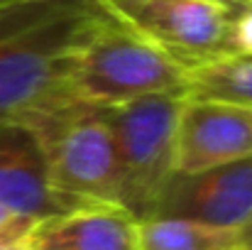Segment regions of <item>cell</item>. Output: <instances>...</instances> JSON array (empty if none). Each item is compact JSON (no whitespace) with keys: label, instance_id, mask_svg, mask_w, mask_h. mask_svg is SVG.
Here are the masks:
<instances>
[{"label":"cell","instance_id":"5","mask_svg":"<svg viewBox=\"0 0 252 250\" xmlns=\"http://www.w3.org/2000/svg\"><path fill=\"white\" fill-rule=\"evenodd\" d=\"M105 5L189 69L228 54L230 17L238 7L228 0H113Z\"/></svg>","mask_w":252,"mask_h":250},{"label":"cell","instance_id":"12","mask_svg":"<svg viewBox=\"0 0 252 250\" xmlns=\"http://www.w3.org/2000/svg\"><path fill=\"white\" fill-rule=\"evenodd\" d=\"M228 54L252 57V5H238L228 30Z\"/></svg>","mask_w":252,"mask_h":250},{"label":"cell","instance_id":"1","mask_svg":"<svg viewBox=\"0 0 252 250\" xmlns=\"http://www.w3.org/2000/svg\"><path fill=\"white\" fill-rule=\"evenodd\" d=\"M113 15L105 0L0 2V120L66 96L79 52Z\"/></svg>","mask_w":252,"mask_h":250},{"label":"cell","instance_id":"6","mask_svg":"<svg viewBox=\"0 0 252 250\" xmlns=\"http://www.w3.org/2000/svg\"><path fill=\"white\" fill-rule=\"evenodd\" d=\"M189 218L240 231L252 218V157L203 172H174L150 218Z\"/></svg>","mask_w":252,"mask_h":250},{"label":"cell","instance_id":"20","mask_svg":"<svg viewBox=\"0 0 252 250\" xmlns=\"http://www.w3.org/2000/svg\"><path fill=\"white\" fill-rule=\"evenodd\" d=\"M25 250H27V248H25Z\"/></svg>","mask_w":252,"mask_h":250},{"label":"cell","instance_id":"7","mask_svg":"<svg viewBox=\"0 0 252 250\" xmlns=\"http://www.w3.org/2000/svg\"><path fill=\"white\" fill-rule=\"evenodd\" d=\"M245 157H252V108L186 93L176 125V172H203Z\"/></svg>","mask_w":252,"mask_h":250},{"label":"cell","instance_id":"8","mask_svg":"<svg viewBox=\"0 0 252 250\" xmlns=\"http://www.w3.org/2000/svg\"><path fill=\"white\" fill-rule=\"evenodd\" d=\"M0 206L32 221L81 206L52 186L39 138L20 118L0 120Z\"/></svg>","mask_w":252,"mask_h":250},{"label":"cell","instance_id":"16","mask_svg":"<svg viewBox=\"0 0 252 250\" xmlns=\"http://www.w3.org/2000/svg\"><path fill=\"white\" fill-rule=\"evenodd\" d=\"M228 2H235V5H243L245 0H228Z\"/></svg>","mask_w":252,"mask_h":250},{"label":"cell","instance_id":"4","mask_svg":"<svg viewBox=\"0 0 252 250\" xmlns=\"http://www.w3.org/2000/svg\"><path fill=\"white\" fill-rule=\"evenodd\" d=\"M186 91L152 93L100 108L113 135L120 206L150 218L164 184L176 172V125Z\"/></svg>","mask_w":252,"mask_h":250},{"label":"cell","instance_id":"2","mask_svg":"<svg viewBox=\"0 0 252 250\" xmlns=\"http://www.w3.org/2000/svg\"><path fill=\"white\" fill-rule=\"evenodd\" d=\"M20 120L37 133L52 186L64 199L120 206L113 135L98 106L66 93L25 113Z\"/></svg>","mask_w":252,"mask_h":250},{"label":"cell","instance_id":"11","mask_svg":"<svg viewBox=\"0 0 252 250\" xmlns=\"http://www.w3.org/2000/svg\"><path fill=\"white\" fill-rule=\"evenodd\" d=\"M186 93L252 108V57L220 54L193 64L186 74Z\"/></svg>","mask_w":252,"mask_h":250},{"label":"cell","instance_id":"15","mask_svg":"<svg viewBox=\"0 0 252 250\" xmlns=\"http://www.w3.org/2000/svg\"><path fill=\"white\" fill-rule=\"evenodd\" d=\"M15 218H22V216H15L12 211H7L5 206H0V231H2V228H7Z\"/></svg>","mask_w":252,"mask_h":250},{"label":"cell","instance_id":"17","mask_svg":"<svg viewBox=\"0 0 252 250\" xmlns=\"http://www.w3.org/2000/svg\"><path fill=\"white\" fill-rule=\"evenodd\" d=\"M243 5H252V0H245V2H243Z\"/></svg>","mask_w":252,"mask_h":250},{"label":"cell","instance_id":"9","mask_svg":"<svg viewBox=\"0 0 252 250\" xmlns=\"http://www.w3.org/2000/svg\"><path fill=\"white\" fill-rule=\"evenodd\" d=\"M137 218L115 204H81L30 226L27 250H137Z\"/></svg>","mask_w":252,"mask_h":250},{"label":"cell","instance_id":"10","mask_svg":"<svg viewBox=\"0 0 252 250\" xmlns=\"http://www.w3.org/2000/svg\"><path fill=\"white\" fill-rule=\"evenodd\" d=\"M137 250H238V231L189 218H142Z\"/></svg>","mask_w":252,"mask_h":250},{"label":"cell","instance_id":"3","mask_svg":"<svg viewBox=\"0 0 252 250\" xmlns=\"http://www.w3.org/2000/svg\"><path fill=\"white\" fill-rule=\"evenodd\" d=\"M189 67L113 15L79 52L69 93L105 108L152 93L186 91Z\"/></svg>","mask_w":252,"mask_h":250},{"label":"cell","instance_id":"18","mask_svg":"<svg viewBox=\"0 0 252 250\" xmlns=\"http://www.w3.org/2000/svg\"><path fill=\"white\" fill-rule=\"evenodd\" d=\"M105 2H113V0H105Z\"/></svg>","mask_w":252,"mask_h":250},{"label":"cell","instance_id":"14","mask_svg":"<svg viewBox=\"0 0 252 250\" xmlns=\"http://www.w3.org/2000/svg\"><path fill=\"white\" fill-rule=\"evenodd\" d=\"M238 250H252V218L238 231Z\"/></svg>","mask_w":252,"mask_h":250},{"label":"cell","instance_id":"19","mask_svg":"<svg viewBox=\"0 0 252 250\" xmlns=\"http://www.w3.org/2000/svg\"><path fill=\"white\" fill-rule=\"evenodd\" d=\"M0 2H7V0H0Z\"/></svg>","mask_w":252,"mask_h":250},{"label":"cell","instance_id":"13","mask_svg":"<svg viewBox=\"0 0 252 250\" xmlns=\"http://www.w3.org/2000/svg\"><path fill=\"white\" fill-rule=\"evenodd\" d=\"M34 221L32 218H15L7 228L0 231V250H25L27 231Z\"/></svg>","mask_w":252,"mask_h":250}]
</instances>
